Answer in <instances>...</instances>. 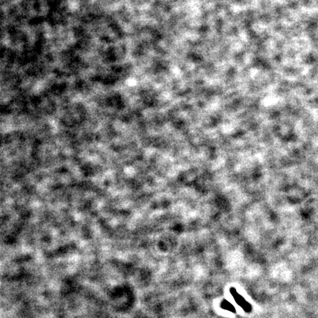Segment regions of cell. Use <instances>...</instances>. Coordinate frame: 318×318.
<instances>
[{
  "mask_svg": "<svg viewBox=\"0 0 318 318\" xmlns=\"http://www.w3.org/2000/svg\"><path fill=\"white\" fill-rule=\"evenodd\" d=\"M231 293L233 296V299L235 300V301L237 302V303L239 306H240L242 309L245 310L246 312H250L252 310V307H251V305L248 302H247L245 300V298H244L241 294L238 293L236 289L231 288Z\"/></svg>",
  "mask_w": 318,
  "mask_h": 318,
  "instance_id": "1",
  "label": "cell"
},
{
  "mask_svg": "<svg viewBox=\"0 0 318 318\" xmlns=\"http://www.w3.org/2000/svg\"><path fill=\"white\" fill-rule=\"evenodd\" d=\"M221 308L222 309L227 310V311H229L231 312L236 311V309L234 308V306L232 305L230 302H228V300H222V302L221 303Z\"/></svg>",
  "mask_w": 318,
  "mask_h": 318,
  "instance_id": "2",
  "label": "cell"
}]
</instances>
